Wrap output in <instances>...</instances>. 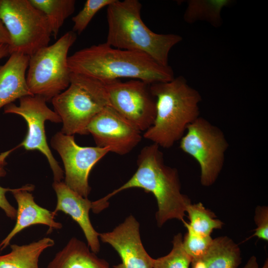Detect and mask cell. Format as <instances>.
I'll return each mask as SVG.
<instances>
[{
    "label": "cell",
    "mask_w": 268,
    "mask_h": 268,
    "mask_svg": "<svg viewBox=\"0 0 268 268\" xmlns=\"http://www.w3.org/2000/svg\"><path fill=\"white\" fill-rule=\"evenodd\" d=\"M137 165L136 171L127 182L92 201V211L98 213L106 208L108 200L119 192L138 188L152 193L155 198L158 206L155 218L158 227L172 219L184 221L187 207L191 201L182 193L178 171L165 164L160 147L153 143L144 146L138 155Z\"/></svg>",
    "instance_id": "6da1fadb"
},
{
    "label": "cell",
    "mask_w": 268,
    "mask_h": 268,
    "mask_svg": "<svg viewBox=\"0 0 268 268\" xmlns=\"http://www.w3.org/2000/svg\"><path fill=\"white\" fill-rule=\"evenodd\" d=\"M71 72L103 82L129 78L149 84L175 77L172 68L163 66L142 53L114 48L106 42L79 50L68 57Z\"/></svg>",
    "instance_id": "7a4b0ae2"
},
{
    "label": "cell",
    "mask_w": 268,
    "mask_h": 268,
    "mask_svg": "<svg viewBox=\"0 0 268 268\" xmlns=\"http://www.w3.org/2000/svg\"><path fill=\"white\" fill-rule=\"evenodd\" d=\"M156 102L152 125L143 137L160 147H171L181 139L188 126L200 115L201 96L182 76L171 80L150 84Z\"/></svg>",
    "instance_id": "3957f363"
},
{
    "label": "cell",
    "mask_w": 268,
    "mask_h": 268,
    "mask_svg": "<svg viewBox=\"0 0 268 268\" xmlns=\"http://www.w3.org/2000/svg\"><path fill=\"white\" fill-rule=\"evenodd\" d=\"M141 7L138 0H115L109 4L106 43L114 48L144 53L160 65L168 66L170 51L182 37L151 31L141 18Z\"/></svg>",
    "instance_id": "277c9868"
},
{
    "label": "cell",
    "mask_w": 268,
    "mask_h": 268,
    "mask_svg": "<svg viewBox=\"0 0 268 268\" xmlns=\"http://www.w3.org/2000/svg\"><path fill=\"white\" fill-rule=\"evenodd\" d=\"M51 101L63 123L61 132L72 135L88 134L87 127L92 119L109 106L104 82L72 72L68 86Z\"/></svg>",
    "instance_id": "5b68a950"
},
{
    "label": "cell",
    "mask_w": 268,
    "mask_h": 268,
    "mask_svg": "<svg viewBox=\"0 0 268 268\" xmlns=\"http://www.w3.org/2000/svg\"><path fill=\"white\" fill-rule=\"evenodd\" d=\"M77 34L69 31L55 43L44 47L29 57L26 81L31 93L52 100L64 91L70 82L68 52Z\"/></svg>",
    "instance_id": "8992f818"
},
{
    "label": "cell",
    "mask_w": 268,
    "mask_h": 268,
    "mask_svg": "<svg viewBox=\"0 0 268 268\" xmlns=\"http://www.w3.org/2000/svg\"><path fill=\"white\" fill-rule=\"evenodd\" d=\"M0 19L10 37V54L31 56L49 45L52 36L45 15L30 0H0Z\"/></svg>",
    "instance_id": "52a82bcc"
},
{
    "label": "cell",
    "mask_w": 268,
    "mask_h": 268,
    "mask_svg": "<svg viewBox=\"0 0 268 268\" xmlns=\"http://www.w3.org/2000/svg\"><path fill=\"white\" fill-rule=\"evenodd\" d=\"M228 146L223 132L201 117L188 126L180 143L181 149L199 164L201 183L204 187L212 185L218 178Z\"/></svg>",
    "instance_id": "ba28073f"
},
{
    "label": "cell",
    "mask_w": 268,
    "mask_h": 268,
    "mask_svg": "<svg viewBox=\"0 0 268 268\" xmlns=\"http://www.w3.org/2000/svg\"><path fill=\"white\" fill-rule=\"evenodd\" d=\"M46 100L37 95H29L19 99V105L11 103L4 107L5 114H14L21 116L28 127L27 134L16 147H23L27 150H37L47 158L52 169L54 181L60 182L64 178V171L54 158L47 143L45 131V122L50 121L59 123L60 116L50 109Z\"/></svg>",
    "instance_id": "9c48e42d"
},
{
    "label": "cell",
    "mask_w": 268,
    "mask_h": 268,
    "mask_svg": "<svg viewBox=\"0 0 268 268\" xmlns=\"http://www.w3.org/2000/svg\"><path fill=\"white\" fill-rule=\"evenodd\" d=\"M104 83L109 106L140 132H145L152 125L156 102L150 84L138 79L127 81L116 79Z\"/></svg>",
    "instance_id": "30bf717a"
},
{
    "label": "cell",
    "mask_w": 268,
    "mask_h": 268,
    "mask_svg": "<svg viewBox=\"0 0 268 268\" xmlns=\"http://www.w3.org/2000/svg\"><path fill=\"white\" fill-rule=\"evenodd\" d=\"M51 144L62 159L65 169L64 183L73 191L87 198L91 191L88 184L90 172L96 163L111 152L110 148L79 146L76 143L74 135L61 132L53 136Z\"/></svg>",
    "instance_id": "8fae6325"
},
{
    "label": "cell",
    "mask_w": 268,
    "mask_h": 268,
    "mask_svg": "<svg viewBox=\"0 0 268 268\" xmlns=\"http://www.w3.org/2000/svg\"><path fill=\"white\" fill-rule=\"evenodd\" d=\"M96 146L108 147L111 152L123 155L140 142L141 132L110 106L96 115L87 127Z\"/></svg>",
    "instance_id": "7c38bea8"
},
{
    "label": "cell",
    "mask_w": 268,
    "mask_h": 268,
    "mask_svg": "<svg viewBox=\"0 0 268 268\" xmlns=\"http://www.w3.org/2000/svg\"><path fill=\"white\" fill-rule=\"evenodd\" d=\"M99 238L103 242L110 245L121 259V263L113 268H153V258L142 245L139 224L132 215L112 231L99 233Z\"/></svg>",
    "instance_id": "4fadbf2b"
},
{
    "label": "cell",
    "mask_w": 268,
    "mask_h": 268,
    "mask_svg": "<svg viewBox=\"0 0 268 268\" xmlns=\"http://www.w3.org/2000/svg\"><path fill=\"white\" fill-rule=\"evenodd\" d=\"M53 187L57 196L53 213L56 215L60 211L69 215L80 227L90 250L98 253L100 248L99 233L94 228L89 217L92 201L71 190L64 182L54 181Z\"/></svg>",
    "instance_id": "5bb4252c"
},
{
    "label": "cell",
    "mask_w": 268,
    "mask_h": 268,
    "mask_svg": "<svg viewBox=\"0 0 268 268\" xmlns=\"http://www.w3.org/2000/svg\"><path fill=\"white\" fill-rule=\"evenodd\" d=\"M32 185H26L17 189H12V194L17 204L16 222L8 234L0 242V251L9 244L12 239L25 228L35 224L48 226L50 230L60 229L62 224L57 222L53 211L42 207L36 203L32 194Z\"/></svg>",
    "instance_id": "9a60e30c"
},
{
    "label": "cell",
    "mask_w": 268,
    "mask_h": 268,
    "mask_svg": "<svg viewBox=\"0 0 268 268\" xmlns=\"http://www.w3.org/2000/svg\"><path fill=\"white\" fill-rule=\"evenodd\" d=\"M29 61V56L13 53L5 64L0 65V109L17 99L33 95L26 81Z\"/></svg>",
    "instance_id": "2e32d148"
},
{
    "label": "cell",
    "mask_w": 268,
    "mask_h": 268,
    "mask_svg": "<svg viewBox=\"0 0 268 268\" xmlns=\"http://www.w3.org/2000/svg\"><path fill=\"white\" fill-rule=\"evenodd\" d=\"M47 268H111L108 263L99 258L88 245L75 237L49 263Z\"/></svg>",
    "instance_id": "e0dca14e"
},
{
    "label": "cell",
    "mask_w": 268,
    "mask_h": 268,
    "mask_svg": "<svg viewBox=\"0 0 268 268\" xmlns=\"http://www.w3.org/2000/svg\"><path fill=\"white\" fill-rule=\"evenodd\" d=\"M238 245L227 236L213 239L208 250L192 260L191 268H238L241 263Z\"/></svg>",
    "instance_id": "ac0fdd59"
},
{
    "label": "cell",
    "mask_w": 268,
    "mask_h": 268,
    "mask_svg": "<svg viewBox=\"0 0 268 268\" xmlns=\"http://www.w3.org/2000/svg\"><path fill=\"white\" fill-rule=\"evenodd\" d=\"M54 244V240L45 237L26 245H11V251L0 256V268H39L40 256Z\"/></svg>",
    "instance_id": "d6986e66"
},
{
    "label": "cell",
    "mask_w": 268,
    "mask_h": 268,
    "mask_svg": "<svg viewBox=\"0 0 268 268\" xmlns=\"http://www.w3.org/2000/svg\"><path fill=\"white\" fill-rule=\"evenodd\" d=\"M32 4L46 16L56 39L65 20L74 11V0H30Z\"/></svg>",
    "instance_id": "ffe728a7"
},
{
    "label": "cell",
    "mask_w": 268,
    "mask_h": 268,
    "mask_svg": "<svg viewBox=\"0 0 268 268\" xmlns=\"http://www.w3.org/2000/svg\"><path fill=\"white\" fill-rule=\"evenodd\" d=\"M188 214L189 223L183 221L184 226H188L194 232L204 235L211 236L215 229H221L223 223L216 218L214 213L206 208L201 202L192 204L187 207L186 213Z\"/></svg>",
    "instance_id": "44dd1931"
},
{
    "label": "cell",
    "mask_w": 268,
    "mask_h": 268,
    "mask_svg": "<svg viewBox=\"0 0 268 268\" xmlns=\"http://www.w3.org/2000/svg\"><path fill=\"white\" fill-rule=\"evenodd\" d=\"M227 0H193L189 2L184 15L187 22L198 19L206 20L212 24L218 25L220 20L222 8L228 3Z\"/></svg>",
    "instance_id": "7402d4cb"
},
{
    "label": "cell",
    "mask_w": 268,
    "mask_h": 268,
    "mask_svg": "<svg viewBox=\"0 0 268 268\" xmlns=\"http://www.w3.org/2000/svg\"><path fill=\"white\" fill-rule=\"evenodd\" d=\"M182 241L181 233L175 235L170 252L163 257L153 259V268H190L192 259L184 250Z\"/></svg>",
    "instance_id": "603a6c76"
},
{
    "label": "cell",
    "mask_w": 268,
    "mask_h": 268,
    "mask_svg": "<svg viewBox=\"0 0 268 268\" xmlns=\"http://www.w3.org/2000/svg\"><path fill=\"white\" fill-rule=\"evenodd\" d=\"M115 0H87L82 9L72 18V31L80 34L86 28L95 15L102 8L108 6Z\"/></svg>",
    "instance_id": "cb8c5ba5"
},
{
    "label": "cell",
    "mask_w": 268,
    "mask_h": 268,
    "mask_svg": "<svg viewBox=\"0 0 268 268\" xmlns=\"http://www.w3.org/2000/svg\"><path fill=\"white\" fill-rule=\"evenodd\" d=\"M183 238V247L192 260L203 255L210 247L213 238L211 236H204L193 231L189 227Z\"/></svg>",
    "instance_id": "d4e9b609"
},
{
    "label": "cell",
    "mask_w": 268,
    "mask_h": 268,
    "mask_svg": "<svg viewBox=\"0 0 268 268\" xmlns=\"http://www.w3.org/2000/svg\"><path fill=\"white\" fill-rule=\"evenodd\" d=\"M254 221L257 228L255 232L248 239L254 236L259 239L268 241V207L266 206H258L255 209Z\"/></svg>",
    "instance_id": "484cf974"
},
{
    "label": "cell",
    "mask_w": 268,
    "mask_h": 268,
    "mask_svg": "<svg viewBox=\"0 0 268 268\" xmlns=\"http://www.w3.org/2000/svg\"><path fill=\"white\" fill-rule=\"evenodd\" d=\"M4 165H0V178L6 175ZM12 189L5 188L0 186V208L3 210L5 215L9 218L14 219L16 217V209L7 201L5 194L11 192Z\"/></svg>",
    "instance_id": "4316f807"
},
{
    "label": "cell",
    "mask_w": 268,
    "mask_h": 268,
    "mask_svg": "<svg viewBox=\"0 0 268 268\" xmlns=\"http://www.w3.org/2000/svg\"><path fill=\"white\" fill-rule=\"evenodd\" d=\"M9 34L0 19V44H10Z\"/></svg>",
    "instance_id": "83f0119b"
},
{
    "label": "cell",
    "mask_w": 268,
    "mask_h": 268,
    "mask_svg": "<svg viewBox=\"0 0 268 268\" xmlns=\"http://www.w3.org/2000/svg\"><path fill=\"white\" fill-rule=\"evenodd\" d=\"M243 268H259L256 257H251ZM261 268H268V260L265 261L264 266Z\"/></svg>",
    "instance_id": "f1b7e54d"
},
{
    "label": "cell",
    "mask_w": 268,
    "mask_h": 268,
    "mask_svg": "<svg viewBox=\"0 0 268 268\" xmlns=\"http://www.w3.org/2000/svg\"><path fill=\"white\" fill-rule=\"evenodd\" d=\"M10 55L9 45L0 44V60Z\"/></svg>",
    "instance_id": "f546056e"
},
{
    "label": "cell",
    "mask_w": 268,
    "mask_h": 268,
    "mask_svg": "<svg viewBox=\"0 0 268 268\" xmlns=\"http://www.w3.org/2000/svg\"><path fill=\"white\" fill-rule=\"evenodd\" d=\"M13 150V149L0 154V165L4 166L6 164V158Z\"/></svg>",
    "instance_id": "4dcf8cb0"
}]
</instances>
